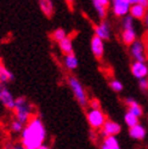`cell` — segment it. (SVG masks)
<instances>
[{
    "label": "cell",
    "instance_id": "8992f818",
    "mask_svg": "<svg viewBox=\"0 0 148 149\" xmlns=\"http://www.w3.org/2000/svg\"><path fill=\"white\" fill-rule=\"evenodd\" d=\"M113 4V12L118 17H124L130 13L131 4L129 0H112Z\"/></svg>",
    "mask_w": 148,
    "mask_h": 149
},
{
    "label": "cell",
    "instance_id": "d4e9b609",
    "mask_svg": "<svg viewBox=\"0 0 148 149\" xmlns=\"http://www.w3.org/2000/svg\"><path fill=\"white\" fill-rule=\"evenodd\" d=\"M123 29H134V17L131 16H124L123 19Z\"/></svg>",
    "mask_w": 148,
    "mask_h": 149
},
{
    "label": "cell",
    "instance_id": "4dcf8cb0",
    "mask_svg": "<svg viewBox=\"0 0 148 149\" xmlns=\"http://www.w3.org/2000/svg\"><path fill=\"white\" fill-rule=\"evenodd\" d=\"M138 4H141L145 7H148V0H138Z\"/></svg>",
    "mask_w": 148,
    "mask_h": 149
},
{
    "label": "cell",
    "instance_id": "52a82bcc",
    "mask_svg": "<svg viewBox=\"0 0 148 149\" xmlns=\"http://www.w3.org/2000/svg\"><path fill=\"white\" fill-rule=\"evenodd\" d=\"M121 131V126L119 124H117L115 121L112 120H106L105 125L102 126L101 129V133L103 137L106 136H117L118 133H120Z\"/></svg>",
    "mask_w": 148,
    "mask_h": 149
},
{
    "label": "cell",
    "instance_id": "484cf974",
    "mask_svg": "<svg viewBox=\"0 0 148 149\" xmlns=\"http://www.w3.org/2000/svg\"><path fill=\"white\" fill-rule=\"evenodd\" d=\"M109 86H110V88H112L113 91H115V92H120L121 90H123V84L120 83L119 80H112L109 83Z\"/></svg>",
    "mask_w": 148,
    "mask_h": 149
},
{
    "label": "cell",
    "instance_id": "5b68a950",
    "mask_svg": "<svg viewBox=\"0 0 148 149\" xmlns=\"http://www.w3.org/2000/svg\"><path fill=\"white\" fill-rule=\"evenodd\" d=\"M130 54L134 57L135 61H141L146 62L147 59V50L145 46V42L142 40H135L130 45Z\"/></svg>",
    "mask_w": 148,
    "mask_h": 149
},
{
    "label": "cell",
    "instance_id": "2e32d148",
    "mask_svg": "<svg viewBox=\"0 0 148 149\" xmlns=\"http://www.w3.org/2000/svg\"><path fill=\"white\" fill-rule=\"evenodd\" d=\"M39 6L40 10L43 11V13L45 15L46 17H52L54 15V4L51 0H39Z\"/></svg>",
    "mask_w": 148,
    "mask_h": 149
},
{
    "label": "cell",
    "instance_id": "ffe728a7",
    "mask_svg": "<svg viewBox=\"0 0 148 149\" xmlns=\"http://www.w3.org/2000/svg\"><path fill=\"white\" fill-rule=\"evenodd\" d=\"M0 80L5 84L10 83V81L13 80V74L7 69L5 65H3L1 63H0Z\"/></svg>",
    "mask_w": 148,
    "mask_h": 149
},
{
    "label": "cell",
    "instance_id": "1f68e13d",
    "mask_svg": "<svg viewBox=\"0 0 148 149\" xmlns=\"http://www.w3.org/2000/svg\"><path fill=\"white\" fill-rule=\"evenodd\" d=\"M145 26H146L147 31H148V15H146V17H145Z\"/></svg>",
    "mask_w": 148,
    "mask_h": 149
},
{
    "label": "cell",
    "instance_id": "83f0119b",
    "mask_svg": "<svg viewBox=\"0 0 148 149\" xmlns=\"http://www.w3.org/2000/svg\"><path fill=\"white\" fill-rule=\"evenodd\" d=\"M90 108H100V102L97 100L90 101Z\"/></svg>",
    "mask_w": 148,
    "mask_h": 149
},
{
    "label": "cell",
    "instance_id": "5bb4252c",
    "mask_svg": "<svg viewBox=\"0 0 148 149\" xmlns=\"http://www.w3.org/2000/svg\"><path fill=\"white\" fill-rule=\"evenodd\" d=\"M125 104L128 106V110L130 111V113L132 114H135L136 116L138 118H141L142 114H143V110L141 108V106L135 101V100H132V98H126L125 100Z\"/></svg>",
    "mask_w": 148,
    "mask_h": 149
},
{
    "label": "cell",
    "instance_id": "e0dca14e",
    "mask_svg": "<svg viewBox=\"0 0 148 149\" xmlns=\"http://www.w3.org/2000/svg\"><path fill=\"white\" fill-rule=\"evenodd\" d=\"M64 67L67 68L68 70H74V69H77L78 68V58L77 56L74 55V54H68V55H66L64 56Z\"/></svg>",
    "mask_w": 148,
    "mask_h": 149
},
{
    "label": "cell",
    "instance_id": "8fae6325",
    "mask_svg": "<svg viewBox=\"0 0 148 149\" xmlns=\"http://www.w3.org/2000/svg\"><path fill=\"white\" fill-rule=\"evenodd\" d=\"M95 35L100 36L103 40H108L110 38V28L106 21H102L100 24L95 27Z\"/></svg>",
    "mask_w": 148,
    "mask_h": 149
},
{
    "label": "cell",
    "instance_id": "cb8c5ba5",
    "mask_svg": "<svg viewBox=\"0 0 148 149\" xmlns=\"http://www.w3.org/2000/svg\"><path fill=\"white\" fill-rule=\"evenodd\" d=\"M52 38H54V40H55V41L60 42V41H61V40H63L64 38H67V33H66L64 29L58 28V29H56V31L52 33Z\"/></svg>",
    "mask_w": 148,
    "mask_h": 149
},
{
    "label": "cell",
    "instance_id": "6da1fadb",
    "mask_svg": "<svg viewBox=\"0 0 148 149\" xmlns=\"http://www.w3.org/2000/svg\"><path fill=\"white\" fill-rule=\"evenodd\" d=\"M46 130L43 121L38 116H33L29 120L23 131L21 132V143L26 149H40L45 143Z\"/></svg>",
    "mask_w": 148,
    "mask_h": 149
},
{
    "label": "cell",
    "instance_id": "ba28073f",
    "mask_svg": "<svg viewBox=\"0 0 148 149\" xmlns=\"http://www.w3.org/2000/svg\"><path fill=\"white\" fill-rule=\"evenodd\" d=\"M91 51H92V55L96 58L101 59L103 57V54H105V44H103V39H101L97 35H95L91 39Z\"/></svg>",
    "mask_w": 148,
    "mask_h": 149
},
{
    "label": "cell",
    "instance_id": "3957f363",
    "mask_svg": "<svg viewBox=\"0 0 148 149\" xmlns=\"http://www.w3.org/2000/svg\"><path fill=\"white\" fill-rule=\"evenodd\" d=\"M68 85L71 87V90L74 95V97L78 101V103L81 107H86L89 104V100H87V95L85 92V88L83 87L80 81L75 78V77H69L68 78Z\"/></svg>",
    "mask_w": 148,
    "mask_h": 149
},
{
    "label": "cell",
    "instance_id": "d6986e66",
    "mask_svg": "<svg viewBox=\"0 0 148 149\" xmlns=\"http://www.w3.org/2000/svg\"><path fill=\"white\" fill-rule=\"evenodd\" d=\"M58 45H60V49L64 55L73 54V42H72V39L69 38V36H67V38L61 40L60 42H58Z\"/></svg>",
    "mask_w": 148,
    "mask_h": 149
},
{
    "label": "cell",
    "instance_id": "44dd1931",
    "mask_svg": "<svg viewBox=\"0 0 148 149\" xmlns=\"http://www.w3.org/2000/svg\"><path fill=\"white\" fill-rule=\"evenodd\" d=\"M92 1V5H94V7H95V10H96V12H97V15H98V17L101 18V19H103L106 17V15H107V7H105L103 6L98 0H91Z\"/></svg>",
    "mask_w": 148,
    "mask_h": 149
},
{
    "label": "cell",
    "instance_id": "603a6c76",
    "mask_svg": "<svg viewBox=\"0 0 148 149\" xmlns=\"http://www.w3.org/2000/svg\"><path fill=\"white\" fill-rule=\"evenodd\" d=\"M24 126H26V124H23L22 121H20L18 119H15V120L11 123V131L12 132H15V133H21L22 131H23V129H24Z\"/></svg>",
    "mask_w": 148,
    "mask_h": 149
},
{
    "label": "cell",
    "instance_id": "277c9868",
    "mask_svg": "<svg viewBox=\"0 0 148 149\" xmlns=\"http://www.w3.org/2000/svg\"><path fill=\"white\" fill-rule=\"evenodd\" d=\"M86 119L89 125L91 126L94 130L102 129V126L106 123V115L100 108H90L86 111Z\"/></svg>",
    "mask_w": 148,
    "mask_h": 149
},
{
    "label": "cell",
    "instance_id": "f1b7e54d",
    "mask_svg": "<svg viewBox=\"0 0 148 149\" xmlns=\"http://www.w3.org/2000/svg\"><path fill=\"white\" fill-rule=\"evenodd\" d=\"M5 88H6V84L0 80V96H1V93H3V91L5 90Z\"/></svg>",
    "mask_w": 148,
    "mask_h": 149
},
{
    "label": "cell",
    "instance_id": "7402d4cb",
    "mask_svg": "<svg viewBox=\"0 0 148 149\" xmlns=\"http://www.w3.org/2000/svg\"><path fill=\"white\" fill-rule=\"evenodd\" d=\"M124 121L129 126V127H132V126H135V125L138 124V116H136L135 114L130 113V111L128 110V113L125 114V116H124Z\"/></svg>",
    "mask_w": 148,
    "mask_h": 149
},
{
    "label": "cell",
    "instance_id": "4316f807",
    "mask_svg": "<svg viewBox=\"0 0 148 149\" xmlns=\"http://www.w3.org/2000/svg\"><path fill=\"white\" fill-rule=\"evenodd\" d=\"M138 85L140 87L142 88V90H148V79L146 78H141V79H138Z\"/></svg>",
    "mask_w": 148,
    "mask_h": 149
},
{
    "label": "cell",
    "instance_id": "7a4b0ae2",
    "mask_svg": "<svg viewBox=\"0 0 148 149\" xmlns=\"http://www.w3.org/2000/svg\"><path fill=\"white\" fill-rule=\"evenodd\" d=\"M34 110H35L34 106L26 97H17L16 98L13 111H15V118L18 119L20 121H22L23 124H27L33 118Z\"/></svg>",
    "mask_w": 148,
    "mask_h": 149
},
{
    "label": "cell",
    "instance_id": "9a60e30c",
    "mask_svg": "<svg viewBox=\"0 0 148 149\" xmlns=\"http://www.w3.org/2000/svg\"><path fill=\"white\" fill-rule=\"evenodd\" d=\"M102 149H119L120 144L115 136H106L101 144Z\"/></svg>",
    "mask_w": 148,
    "mask_h": 149
},
{
    "label": "cell",
    "instance_id": "f546056e",
    "mask_svg": "<svg viewBox=\"0 0 148 149\" xmlns=\"http://www.w3.org/2000/svg\"><path fill=\"white\" fill-rule=\"evenodd\" d=\"M98 1L105 6V7H108L109 6V0H98Z\"/></svg>",
    "mask_w": 148,
    "mask_h": 149
},
{
    "label": "cell",
    "instance_id": "ac0fdd59",
    "mask_svg": "<svg viewBox=\"0 0 148 149\" xmlns=\"http://www.w3.org/2000/svg\"><path fill=\"white\" fill-rule=\"evenodd\" d=\"M121 39L125 45H131L136 40V32L135 29H124L121 34Z\"/></svg>",
    "mask_w": 148,
    "mask_h": 149
},
{
    "label": "cell",
    "instance_id": "836d02e7",
    "mask_svg": "<svg viewBox=\"0 0 148 149\" xmlns=\"http://www.w3.org/2000/svg\"><path fill=\"white\" fill-rule=\"evenodd\" d=\"M66 1H67L68 4H73V1H74V0H66Z\"/></svg>",
    "mask_w": 148,
    "mask_h": 149
},
{
    "label": "cell",
    "instance_id": "9c48e42d",
    "mask_svg": "<svg viewBox=\"0 0 148 149\" xmlns=\"http://www.w3.org/2000/svg\"><path fill=\"white\" fill-rule=\"evenodd\" d=\"M131 73H132V75L137 79L146 78L148 75V67L145 62L135 61L131 64Z\"/></svg>",
    "mask_w": 148,
    "mask_h": 149
},
{
    "label": "cell",
    "instance_id": "30bf717a",
    "mask_svg": "<svg viewBox=\"0 0 148 149\" xmlns=\"http://www.w3.org/2000/svg\"><path fill=\"white\" fill-rule=\"evenodd\" d=\"M0 102L3 103V106L6 108V109H12L15 108V103H16V98L13 97V95L9 91V88H5L3 91L1 96H0Z\"/></svg>",
    "mask_w": 148,
    "mask_h": 149
},
{
    "label": "cell",
    "instance_id": "7c38bea8",
    "mask_svg": "<svg viewBox=\"0 0 148 149\" xmlns=\"http://www.w3.org/2000/svg\"><path fill=\"white\" fill-rule=\"evenodd\" d=\"M146 133H147L146 129L143 127L142 125H140V124H137V125L132 126V127L129 129V135H130V137L134 138V139H137V141L145 139Z\"/></svg>",
    "mask_w": 148,
    "mask_h": 149
},
{
    "label": "cell",
    "instance_id": "d6a6232c",
    "mask_svg": "<svg viewBox=\"0 0 148 149\" xmlns=\"http://www.w3.org/2000/svg\"><path fill=\"white\" fill-rule=\"evenodd\" d=\"M129 1H130L131 5H134V4H137L138 3V0H129Z\"/></svg>",
    "mask_w": 148,
    "mask_h": 149
},
{
    "label": "cell",
    "instance_id": "4fadbf2b",
    "mask_svg": "<svg viewBox=\"0 0 148 149\" xmlns=\"http://www.w3.org/2000/svg\"><path fill=\"white\" fill-rule=\"evenodd\" d=\"M130 15L136 19H145L147 15V7L142 6L141 4H134L130 7Z\"/></svg>",
    "mask_w": 148,
    "mask_h": 149
}]
</instances>
